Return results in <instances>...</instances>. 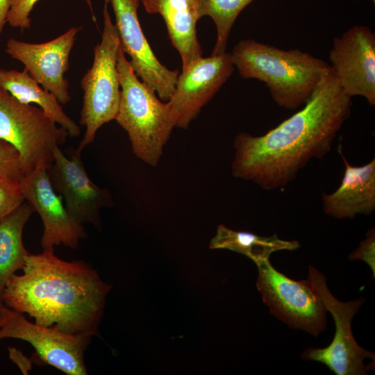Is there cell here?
Instances as JSON below:
<instances>
[{
	"label": "cell",
	"instance_id": "cell-16",
	"mask_svg": "<svg viewBox=\"0 0 375 375\" xmlns=\"http://www.w3.org/2000/svg\"><path fill=\"white\" fill-rule=\"evenodd\" d=\"M338 151L345 170L338 188L331 194H323L324 212L337 219L371 215L375 210V160L354 167L344 158L341 145Z\"/></svg>",
	"mask_w": 375,
	"mask_h": 375
},
{
	"label": "cell",
	"instance_id": "cell-15",
	"mask_svg": "<svg viewBox=\"0 0 375 375\" xmlns=\"http://www.w3.org/2000/svg\"><path fill=\"white\" fill-rule=\"evenodd\" d=\"M25 201L41 218L44 230L41 238L43 251H53L62 244L76 249L85 238L82 224L69 215L62 197L54 190L47 168L39 167L26 174L20 181Z\"/></svg>",
	"mask_w": 375,
	"mask_h": 375
},
{
	"label": "cell",
	"instance_id": "cell-21",
	"mask_svg": "<svg viewBox=\"0 0 375 375\" xmlns=\"http://www.w3.org/2000/svg\"><path fill=\"white\" fill-rule=\"evenodd\" d=\"M253 0H197L200 19L209 16L217 30L216 42L212 55L226 52L231 28L241 12Z\"/></svg>",
	"mask_w": 375,
	"mask_h": 375
},
{
	"label": "cell",
	"instance_id": "cell-13",
	"mask_svg": "<svg viewBox=\"0 0 375 375\" xmlns=\"http://www.w3.org/2000/svg\"><path fill=\"white\" fill-rule=\"evenodd\" d=\"M80 28L72 27L53 40L29 43L10 38L6 52L24 65L30 76L44 90L56 96L61 105L71 101L69 83L65 76L69 55Z\"/></svg>",
	"mask_w": 375,
	"mask_h": 375
},
{
	"label": "cell",
	"instance_id": "cell-12",
	"mask_svg": "<svg viewBox=\"0 0 375 375\" xmlns=\"http://www.w3.org/2000/svg\"><path fill=\"white\" fill-rule=\"evenodd\" d=\"M81 152L74 151L67 158L60 149L53 151V160L47 169L55 191L60 195L72 218L80 224H99V210L112 205L107 189L95 185L84 167Z\"/></svg>",
	"mask_w": 375,
	"mask_h": 375
},
{
	"label": "cell",
	"instance_id": "cell-18",
	"mask_svg": "<svg viewBox=\"0 0 375 375\" xmlns=\"http://www.w3.org/2000/svg\"><path fill=\"white\" fill-rule=\"evenodd\" d=\"M0 88L23 103L35 104L40 108L64 128L69 136L76 138L80 135V127L63 111L56 96L44 90L26 69L23 71L0 69Z\"/></svg>",
	"mask_w": 375,
	"mask_h": 375
},
{
	"label": "cell",
	"instance_id": "cell-8",
	"mask_svg": "<svg viewBox=\"0 0 375 375\" xmlns=\"http://www.w3.org/2000/svg\"><path fill=\"white\" fill-rule=\"evenodd\" d=\"M256 286L271 313L290 328L317 336L326 328V309L308 280L294 281L269 259L257 265Z\"/></svg>",
	"mask_w": 375,
	"mask_h": 375
},
{
	"label": "cell",
	"instance_id": "cell-19",
	"mask_svg": "<svg viewBox=\"0 0 375 375\" xmlns=\"http://www.w3.org/2000/svg\"><path fill=\"white\" fill-rule=\"evenodd\" d=\"M33 212L31 206L26 202L0 221L1 300L7 281L17 270L22 269L26 258L30 253L24 246L22 234Z\"/></svg>",
	"mask_w": 375,
	"mask_h": 375
},
{
	"label": "cell",
	"instance_id": "cell-4",
	"mask_svg": "<svg viewBox=\"0 0 375 375\" xmlns=\"http://www.w3.org/2000/svg\"><path fill=\"white\" fill-rule=\"evenodd\" d=\"M120 102L115 120L128 133L137 158L156 167L176 127L178 116L168 101L134 72L122 46L117 58Z\"/></svg>",
	"mask_w": 375,
	"mask_h": 375
},
{
	"label": "cell",
	"instance_id": "cell-27",
	"mask_svg": "<svg viewBox=\"0 0 375 375\" xmlns=\"http://www.w3.org/2000/svg\"><path fill=\"white\" fill-rule=\"evenodd\" d=\"M4 307H5V304L0 299V324L1 322L2 317H3V311Z\"/></svg>",
	"mask_w": 375,
	"mask_h": 375
},
{
	"label": "cell",
	"instance_id": "cell-3",
	"mask_svg": "<svg viewBox=\"0 0 375 375\" xmlns=\"http://www.w3.org/2000/svg\"><path fill=\"white\" fill-rule=\"evenodd\" d=\"M231 54L242 78L263 82L274 102L288 110L307 103L331 68L299 49L283 50L251 39L240 41Z\"/></svg>",
	"mask_w": 375,
	"mask_h": 375
},
{
	"label": "cell",
	"instance_id": "cell-7",
	"mask_svg": "<svg viewBox=\"0 0 375 375\" xmlns=\"http://www.w3.org/2000/svg\"><path fill=\"white\" fill-rule=\"evenodd\" d=\"M308 281L326 310L331 314L335 333L328 347H310L303 352L301 358L320 362L337 375L367 374L368 370L372 369V364L366 366L364 360L369 358L374 360V353L359 346L351 331L353 317L362 306L364 299L348 302L338 300L328 288L324 276L311 265Z\"/></svg>",
	"mask_w": 375,
	"mask_h": 375
},
{
	"label": "cell",
	"instance_id": "cell-22",
	"mask_svg": "<svg viewBox=\"0 0 375 375\" xmlns=\"http://www.w3.org/2000/svg\"><path fill=\"white\" fill-rule=\"evenodd\" d=\"M24 201L20 181L0 176V221L19 208Z\"/></svg>",
	"mask_w": 375,
	"mask_h": 375
},
{
	"label": "cell",
	"instance_id": "cell-10",
	"mask_svg": "<svg viewBox=\"0 0 375 375\" xmlns=\"http://www.w3.org/2000/svg\"><path fill=\"white\" fill-rule=\"evenodd\" d=\"M331 67L343 91L350 97H364L375 105V34L355 25L335 37L329 52Z\"/></svg>",
	"mask_w": 375,
	"mask_h": 375
},
{
	"label": "cell",
	"instance_id": "cell-2",
	"mask_svg": "<svg viewBox=\"0 0 375 375\" xmlns=\"http://www.w3.org/2000/svg\"><path fill=\"white\" fill-rule=\"evenodd\" d=\"M22 271L6 284L1 300L7 307L27 313L37 324L66 333L99 335L111 285L91 265L42 251L29 253Z\"/></svg>",
	"mask_w": 375,
	"mask_h": 375
},
{
	"label": "cell",
	"instance_id": "cell-26",
	"mask_svg": "<svg viewBox=\"0 0 375 375\" xmlns=\"http://www.w3.org/2000/svg\"><path fill=\"white\" fill-rule=\"evenodd\" d=\"M9 10L8 0H0V35L7 23V15Z\"/></svg>",
	"mask_w": 375,
	"mask_h": 375
},
{
	"label": "cell",
	"instance_id": "cell-23",
	"mask_svg": "<svg viewBox=\"0 0 375 375\" xmlns=\"http://www.w3.org/2000/svg\"><path fill=\"white\" fill-rule=\"evenodd\" d=\"M39 0H8L9 10L7 23L22 31L28 29L31 26V12ZM92 10L91 0H85Z\"/></svg>",
	"mask_w": 375,
	"mask_h": 375
},
{
	"label": "cell",
	"instance_id": "cell-25",
	"mask_svg": "<svg viewBox=\"0 0 375 375\" xmlns=\"http://www.w3.org/2000/svg\"><path fill=\"white\" fill-rule=\"evenodd\" d=\"M351 260H361L370 267L373 276H375V232L374 228H370L359 247L349 256Z\"/></svg>",
	"mask_w": 375,
	"mask_h": 375
},
{
	"label": "cell",
	"instance_id": "cell-20",
	"mask_svg": "<svg viewBox=\"0 0 375 375\" xmlns=\"http://www.w3.org/2000/svg\"><path fill=\"white\" fill-rule=\"evenodd\" d=\"M299 247L298 241L281 240L276 234L262 237L249 232L233 231L223 224L218 226L209 246L211 249H228L243 254L256 265L269 259L274 252L294 251Z\"/></svg>",
	"mask_w": 375,
	"mask_h": 375
},
{
	"label": "cell",
	"instance_id": "cell-6",
	"mask_svg": "<svg viewBox=\"0 0 375 375\" xmlns=\"http://www.w3.org/2000/svg\"><path fill=\"white\" fill-rule=\"evenodd\" d=\"M67 136L40 108L23 103L0 88V140L15 149L26 174L39 167L48 169L54 149Z\"/></svg>",
	"mask_w": 375,
	"mask_h": 375
},
{
	"label": "cell",
	"instance_id": "cell-24",
	"mask_svg": "<svg viewBox=\"0 0 375 375\" xmlns=\"http://www.w3.org/2000/svg\"><path fill=\"white\" fill-rule=\"evenodd\" d=\"M25 175L17 151L9 143L0 140V176L21 181Z\"/></svg>",
	"mask_w": 375,
	"mask_h": 375
},
{
	"label": "cell",
	"instance_id": "cell-17",
	"mask_svg": "<svg viewBox=\"0 0 375 375\" xmlns=\"http://www.w3.org/2000/svg\"><path fill=\"white\" fill-rule=\"evenodd\" d=\"M147 12L163 18L169 39L178 51L182 69L202 57L197 38V22L200 19L197 0H140Z\"/></svg>",
	"mask_w": 375,
	"mask_h": 375
},
{
	"label": "cell",
	"instance_id": "cell-28",
	"mask_svg": "<svg viewBox=\"0 0 375 375\" xmlns=\"http://www.w3.org/2000/svg\"><path fill=\"white\" fill-rule=\"evenodd\" d=\"M372 2H373V3H374V2H375V0H372Z\"/></svg>",
	"mask_w": 375,
	"mask_h": 375
},
{
	"label": "cell",
	"instance_id": "cell-14",
	"mask_svg": "<svg viewBox=\"0 0 375 375\" xmlns=\"http://www.w3.org/2000/svg\"><path fill=\"white\" fill-rule=\"evenodd\" d=\"M234 69L231 54L226 51L201 57L183 69L168 101L178 116L176 127L187 129Z\"/></svg>",
	"mask_w": 375,
	"mask_h": 375
},
{
	"label": "cell",
	"instance_id": "cell-5",
	"mask_svg": "<svg viewBox=\"0 0 375 375\" xmlns=\"http://www.w3.org/2000/svg\"><path fill=\"white\" fill-rule=\"evenodd\" d=\"M109 1H105L101 40L94 47L92 67L81 81L83 101L79 122L85 131L76 149L78 152L94 141L103 124L116 119L119 110L121 90L117 58L121 43L108 10Z\"/></svg>",
	"mask_w": 375,
	"mask_h": 375
},
{
	"label": "cell",
	"instance_id": "cell-1",
	"mask_svg": "<svg viewBox=\"0 0 375 375\" xmlns=\"http://www.w3.org/2000/svg\"><path fill=\"white\" fill-rule=\"evenodd\" d=\"M351 106L331 67L302 109L262 135H237L232 175L267 190L284 188L310 159L330 151Z\"/></svg>",
	"mask_w": 375,
	"mask_h": 375
},
{
	"label": "cell",
	"instance_id": "cell-9",
	"mask_svg": "<svg viewBox=\"0 0 375 375\" xmlns=\"http://www.w3.org/2000/svg\"><path fill=\"white\" fill-rule=\"evenodd\" d=\"M14 338L30 343L45 363L68 375L88 374L84 355L92 337L69 334L29 322L23 313L5 305L0 340Z\"/></svg>",
	"mask_w": 375,
	"mask_h": 375
},
{
	"label": "cell",
	"instance_id": "cell-11",
	"mask_svg": "<svg viewBox=\"0 0 375 375\" xmlns=\"http://www.w3.org/2000/svg\"><path fill=\"white\" fill-rule=\"evenodd\" d=\"M121 46L130 57L138 78L151 87L163 101L174 92L179 72L163 65L155 56L141 28L138 9L140 0H110Z\"/></svg>",
	"mask_w": 375,
	"mask_h": 375
}]
</instances>
